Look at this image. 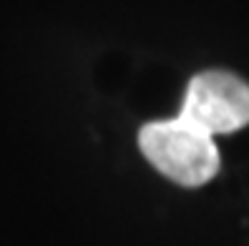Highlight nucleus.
I'll list each match as a JSON object with an SVG mask.
<instances>
[{"label":"nucleus","mask_w":249,"mask_h":246,"mask_svg":"<svg viewBox=\"0 0 249 246\" xmlns=\"http://www.w3.org/2000/svg\"><path fill=\"white\" fill-rule=\"evenodd\" d=\"M139 146L159 173L179 186H204L219 171L214 136L181 115L146 123L139 133Z\"/></svg>","instance_id":"1"},{"label":"nucleus","mask_w":249,"mask_h":246,"mask_svg":"<svg viewBox=\"0 0 249 246\" xmlns=\"http://www.w3.org/2000/svg\"><path fill=\"white\" fill-rule=\"evenodd\" d=\"M181 118L209 136L234 133L249 123V85L227 70H207L189 81Z\"/></svg>","instance_id":"2"}]
</instances>
